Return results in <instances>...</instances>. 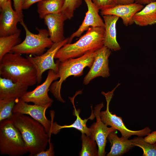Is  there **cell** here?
Wrapping results in <instances>:
<instances>
[{
  "label": "cell",
  "mask_w": 156,
  "mask_h": 156,
  "mask_svg": "<svg viewBox=\"0 0 156 156\" xmlns=\"http://www.w3.org/2000/svg\"><path fill=\"white\" fill-rule=\"evenodd\" d=\"M10 119L20 132L29 156H35L46 150L51 135L40 123L28 115L19 113H14Z\"/></svg>",
  "instance_id": "6da1fadb"
},
{
  "label": "cell",
  "mask_w": 156,
  "mask_h": 156,
  "mask_svg": "<svg viewBox=\"0 0 156 156\" xmlns=\"http://www.w3.org/2000/svg\"><path fill=\"white\" fill-rule=\"evenodd\" d=\"M1 77L28 86L37 83L36 69L30 62L21 54L8 53L0 60Z\"/></svg>",
  "instance_id": "7a4b0ae2"
},
{
  "label": "cell",
  "mask_w": 156,
  "mask_h": 156,
  "mask_svg": "<svg viewBox=\"0 0 156 156\" xmlns=\"http://www.w3.org/2000/svg\"><path fill=\"white\" fill-rule=\"evenodd\" d=\"M104 27H90L76 42L67 43L61 48L57 52L55 58L62 62L97 51L104 46Z\"/></svg>",
  "instance_id": "3957f363"
},
{
  "label": "cell",
  "mask_w": 156,
  "mask_h": 156,
  "mask_svg": "<svg viewBox=\"0 0 156 156\" xmlns=\"http://www.w3.org/2000/svg\"><path fill=\"white\" fill-rule=\"evenodd\" d=\"M97 51L88 53L76 58L68 59L62 62L60 61L57 72L60 79L59 81L53 83L49 89L51 93L58 101L62 103L65 102L60 93L63 82L69 76H81L83 74V70L85 67H88L90 68L92 64L94 56Z\"/></svg>",
  "instance_id": "277c9868"
},
{
  "label": "cell",
  "mask_w": 156,
  "mask_h": 156,
  "mask_svg": "<svg viewBox=\"0 0 156 156\" xmlns=\"http://www.w3.org/2000/svg\"><path fill=\"white\" fill-rule=\"evenodd\" d=\"M28 152L18 129L10 119L0 122V153L1 155L21 156Z\"/></svg>",
  "instance_id": "5b68a950"
},
{
  "label": "cell",
  "mask_w": 156,
  "mask_h": 156,
  "mask_svg": "<svg viewBox=\"0 0 156 156\" xmlns=\"http://www.w3.org/2000/svg\"><path fill=\"white\" fill-rule=\"evenodd\" d=\"M20 23L25 31V37L22 42L12 49V53L39 55L43 53L46 49L51 47L53 43L47 30L36 27L38 33L33 34L29 30L23 20Z\"/></svg>",
  "instance_id": "8992f818"
},
{
  "label": "cell",
  "mask_w": 156,
  "mask_h": 156,
  "mask_svg": "<svg viewBox=\"0 0 156 156\" xmlns=\"http://www.w3.org/2000/svg\"><path fill=\"white\" fill-rule=\"evenodd\" d=\"M117 86L111 91L105 93L102 92L101 94L105 97L107 101L106 109L105 111H101L100 115L101 119L103 122L107 126H110L118 130L121 133V137L128 139L131 135H135L139 137H143L148 135L151 131L148 127H146L143 129L138 131L129 129L126 127L122 120V118L113 114L109 110L110 102L113 95V93L116 88L119 86Z\"/></svg>",
  "instance_id": "52a82bcc"
},
{
  "label": "cell",
  "mask_w": 156,
  "mask_h": 156,
  "mask_svg": "<svg viewBox=\"0 0 156 156\" xmlns=\"http://www.w3.org/2000/svg\"><path fill=\"white\" fill-rule=\"evenodd\" d=\"M68 38L59 42L53 43L50 48L45 53L35 56H28L26 58L34 66L36 70L37 83L41 82L43 73L48 70H52L56 73L58 70L60 61L56 63L54 61L55 55L58 50L68 43Z\"/></svg>",
  "instance_id": "ba28073f"
},
{
  "label": "cell",
  "mask_w": 156,
  "mask_h": 156,
  "mask_svg": "<svg viewBox=\"0 0 156 156\" xmlns=\"http://www.w3.org/2000/svg\"><path fill=\"white\" fill-rule=\"evenodd\" d=\"M52 104L40 105L34 104L30 105L23 100L18 99L13 110V113H19L28 115L40 123L44 127L49 135L50 134L52 124L53 117L52 114L51 120H48L45 113L47 109L50 107Z\"/></svg>",
  "instance_id": "9c48e42d"
},
{
  "label": "cell",
  "mask_w": 156,
  "mask_h": 156,
  "mask_svg": "<svg viewBox=\"0 0 156 156\" xmlns=\"http://www.w3.org/2000/svg\"><path fill=\"white\" fill-rule=\"evenodd\" d=\"M59 78V75L52 70H49L45 81L33 90L27 92L21 98L25 102L44 105L52 104L53 100L49 96L48 91L53 81Z\"/></svg>",
  "instance_id": "30bf717a"
},
{
  "label": "cell",
  "mask_w": 156,
  "mask_h": 156,
  "mask_svg": "<svg viewBox=\"0 0 156 156\" xmlns=\"http://www.w3.org/2000/svg\"><path fill=\"white\" fill-rule=\"evenodd\" d=\"M104 106L103 103L98 104L95 106L93 112L96 122L93 123L90 127L91 130L90 136L95 140L98 146L99 156L105 155V148L107 136L111 132L116 130L113 127H108L102 120L100 112L101 109Z\"/></svg>",
  "instance_id": "8fae6325"
},
{
  "label": "cell",
  "mask_w": 156,
  "mask_h": 156,
  "mask_svg": "<svg viewBox=\"0 0 156 156\" xmlns=\"http://www.w3.org/2000/svg\"><path fill=\"white\" fill-rule=\"evenodd\" d=\"M111 51L104 45L97 51L90 69L84 78V84H88L96 77H107L109 76L108 58Z\"/></svg>",
  "instance_id": "7c38bea8"
},
{
  "label": "cell",
  "mask_w": 156,
  "mask_h": 156,
  "mask_svg": "<svg viewBox=\"0 0 156 156\" xmlns=\"http://www.w3.org/2000/svg\"><path fill=\"white\" fill-rule=\"evenodd\" d=\"M11 0L8 1L0 8V37L21 33V31L17 26L20 20L16 12L12 8Z\"/></svg>",
  "instance_id": "4fadbf2b"
},
{
  "label": "cell",
  "mask_w": 156,
  "mask_h": 156,
  "mask_svg": "<svg viewBox=\"0 0 156 156\" xmlns=\"http://www.w3.org/2000/svg\"><path fill=\"white\" fill-rule=\"evenodd\" d=\"M83 0L87 5V11L86 13L83 21L79 28L68 38V43H71L75 37L80 36L85 31H87L90 27H105L104 21L99 14V10L92 0Z\"/></svg>",
  "instance_id": "5bb4252c"
},
{
  "label": "cell",
  "mask_w": 156,
  "mask_h": 156,
  "mask_svg": "<svg viewBox=\"0 0 156 156\" xmlns=\"http://www.w3.org/2000/svg\"><path fill=\"white\" fill-rule=\"evenodd\" d=\"M142 5L135 3L125 4H117L111 8L101 10L102 15H112L120 18L124 25L127 27L134 23V15L144 7Z\"/></svg>",
  "instance_id": "9a60e30c"
},
{
  "label": "cell",
  "mask_w": 156,
  "mask_h": 156,
  "mask_svg": "<svg viewBox=\"0 0 156 156\" xmlns=\"http://www.w3.org/2000/svg\"><path fill=\"white\" fill-rule=\"evenodd\" d=\"M44 19L49 37L53 43L60 42L65 38L64 35V23L68 18L64 14L61 12L48 14Z\"/></svg>",
  "instance_id": "2e32d148"
},
{
  "label": "cell",
  "mask_w": 156,
  "mask_h": 156,
  "mask_svg": "<svg viewBox=\"0 0 156 156\" xmlns=\"http://www.w3.org/2000/svg\"><path fill=\"white\" fill-rule=\"evenodd\" d=\"M102 16L105 24L104 45L111 51H119L121 47L117 40L116 24L119 18L112 15Z\"/></svg>",
  "instance_id": "e0dca14e"
},
{
  "label": "cell",
  "mask_w": 156,
  "mask_h": 156,
  "mask_svg": "<svg viewBox=\"0 0 156 156\" xmlns=\"http://www.w3.org/2000/svg\"><path fill=\"white\" fill-rule=\"evenodd\" d=\"M28 87L1 76L0 99L21 98L27 92Z\"/></svg>",
  "instance_id": "ac0fdd59"
},
{
  "label": "cell",
  "mask_w": 156,
  "mask_h": 156,
  "mask_svg": "<svg viewBox=\"0 0 156 156\" xmlns=\"http://www.w3.org/2000/svg\"><path fill=\"white\" fill-rule=\"evenodd\" d=\"M71 100L73 105L74 110L73 114L76 117V119L75 122L72 124L69 125H60L56 122H52L50 134H56L57 133L62 129L66 128H73L79 131L82 133H85L86 135L90 136L91 130L90 128H88L86 126V122L89 119L93 120L95 117L92 109V106H91V113L90 116L87 119H82L79 116V111L77 110L74 103V98Z\"/></svg>",
  "instance_id": "d6986e66"
},
{
  "label": "cell",
  "mask_w": 156,
  "mask_h": 156,
  "mask_svg": "<svg viewBox=\"0 0 156 156\" xmlns=\"http://www.w3.org/2000/svg\"><path fill=\"white\" fill-rule=\"evenodd\" d=\"M115 131L111 132L107 136L111 147L107 156H122L134 147L131 140L119 137Z\"/></svg>",
  "instance_id": "ffe728a7"
},
{
  "label": "cell",
  "mask_w": 156,
  "mask_h": 156,
  "mask_svg": "<svg viewBox=\"0 0 156 156\" xmlns=\"http://www.w3.org/2000/svg\"><path fill=\"white\" fill-rule=\"evenodd\" d=\"M134 23L141 27L156 24V1L146 5L133 17Z\"/></svg>",
  "instance_id": "44dd1931"
},
{
  "label": "cell",
  "mask_w": 156,
  "mask_h": 156,
  "mask_svg": "<svg viewBox=\"0 0 156 156\" xmlns=\"http://www.w3.org/2000/svg\"><path fill=\"white\" fill-rule=\"evenodd\" d=\"M64 0H43L38 3L37 12L39 17L44 19L47 15L61 12Z\"/></svg>",
  "instance_id": "7402d4cb"
},
{
  "label": "cell",
  "mask_w": 156,
  "mask_h": 156,
  "mask_svg": "<svg viewBox=\"0 0 156 156\" xmlns=\"http://www.w3.org/2000/svg\"><path fill=\"white\" fill-rule=\"evenodd\" d=\"M20 33L0 37V60L5 54L10 53L14 47L20 43Z\"/></svg>",
  "instance_id": "603a6c76"
},
{
  "label": "cell",
  "mask_w": 156,
  "mask_h": 156,
  "mask_svg": "<svg viewBox=\"0 0 156 156\" xmlns=\"http://www.w3.org/2000/svg\"><path fill=\"white\" fill-rule=\"evenodd\" d=\"M82 140V148L79 154L80 156H97V150L95 140L90 136L85 133H82L81 137Z\"/></svg>",
  "instance_id": "cb8c5ba5"
},
{
  "label": "cell",
  "mask_w": 156,
  "mask_h": 156,
  "mask_svg": "<svg viewBox=\"0 0 156 156\" xmlns=\"http://www.w3.org/2000/svg\"><path fill=\"white\" fill-rule=\"evenodd\" d=\"M18 99H0V122L12 117L13 110Z\"/></svg>",
  "instance_id": "d4e9b609"
},
{
  "label": "cell",
  "mask_w": 156,
  "mask_h": 156,
  "mask_svg": "<svg viewBox=\"0 0 156 156\" xmlns=\"http://www.w3.org/2000/svg\"><path fill=\"white\" fill-rule=\"evenodd\" d=\"M132 144L138 146L143 150V156H156V147L145 141L142 137H136L131 140Z\"/></svg>",
  "instance_id": "484cf974"
},
{
  "label": "cell",
  "mask_w": 156,
  "mask_h": 156,
  "mask_svg": "<svg viewBox=\"0 0 156 156\" xmlns=\"http://www.w3.org/2000/svg\"><path fill=\"white\" fill-rule=\"evenodd\" d=\"M81 0H64L61 12L70 19L73 16L74 11L81 4Z\"/></svg>",
  "instance_id": "4316f807"
},
{
  "label": "cell",
  "mask_w": 156,
  "mask_h": 156,
  "mask_svg": "<svg viewBox=\"0 0 156 156\" xmlns=\"http://www.w3.org/2000/svg\"><path fill=\"white\" fill-rule=\"evenodd\" d=\"M93 3L100 10L111 8L118 4L116 0H92Z\"/></svg>",
  "instance_id": "83f0119b"
},
{
  "label": "cell",
  "mask_w": 156,
  "mask_h": 156,
  "mask_svg": "<svg viewBox=\"0 0 156 156\" xmlns=\"http://www.w3.org/2000/svg\"><path fill=\"white\" fill-rule=\"evenodd\" d=\"M14 10L17 14L20 20H23V6L24 0H13Z\"/></svg>",
  "instance_id": "f1b7e54d"
},
{
  "label": "cell",
  "mask_w": 156,
  "mask_h": 156,
  "mask_svg": "<svg viewBox=\"0 0 156 156\" xmlns=\"http://www.w3.org/2000/svg\"><path fill=\"white\" fill-rule=\"evenodd\" d=\"M50 138L49 143V148L46 150H45L38 153L35 156H53L55 155L54 147L53 144L50 142Z\"/></svg>",
  "instance_id": "f546056e"
},
{
  "label": "cell",
  "mask_w": 156,
  "mask_h": 156,
  "mask_svg": "<svg viewBox=\"0 0 156 156\" xmlns=\"http://www.w3.org/2000/svg\"><path fill=\"white\" fill-rule=\"evenodd\" d=\"M144 139L148 143L154 144L156 142V131L150 133Z\"/></svg>",
  "instance_id": "4dcf8cb0"
},
{
  "label": "cell",
  "mask_w": 156,
  "mask_h": 156,
  "mask_svg": "<svg viewBox=\"0 0 156 156\" xmlns=\"http://www.w3.org/2000/svg\"><path fill=\"white\" fill-rule=\"evenodd\" d=\"M43 0H24L23 6V9L28 8L33 4Z\"/></svg>",
  "instance_id": "1f68e13d"
},
{
  "label": "cell",
  "mask_w": 156,
  "mask_h": 156,
  "mask_svg": "<svg viewBox=\"0 0 156 156\" xmlns=\"http://www.w3.org/2000/svg\"><path fill=\"white\" fill-rule=\"evenodd\" d=\"M156 1V0H134V3L144 5Z\"/></svg>",
  "instance_id": "d6a6232c"
},
{
  "label": "cell",
  "mask_w": 156,
  "mask_h": 156,
  "mask_svg": "<svg viewBox=\"0 0 156 156\" xmlns=\"http://www.w3.org/2000/svg\"><path fill=\"white\" fill-rule=\"evenodd\" d=\"M118 4H125L133 3L134 0H116Z\"/></svg>",
  "instance_id": "836d02e7"
},
{
  "label": "cell",
  "mask_w": 156,
  "mask_h": 156,
  "mask_svg": "<svg viewBox=\"0 0 156 156\" xmlns=\"http://www.w3.org/2000/svg\"><path fill=\"white\" fill-rule=\"evenodd\" d=\"M9 0H0V8L3 7Z\"/></svg>",
  "instance_id": "e575fe53"
},
{
  "label": "cell",
  "mask_w": 156,
  "mask_h": 156,
  "mask_svg": "<svg viewBox=\"0 0 156 156\" xmlns=\"http://www.w3.org/2000/svg\"><path fill=\"white\" fill-rule=\"evenodd\" d=\"M154 145H155V146L156 147V142L154 144Z\"/></svg>",
  "instance_id": "d590c367"
}]
</instances>
